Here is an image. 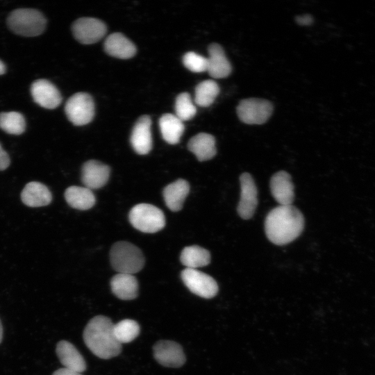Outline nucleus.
<instances>
[{"mask_svg": "<svg viewBox=\"0 0 375 375\" xmlns=\"http://www.w3.org/2000/svg\"><path fill=\"white\" fill-rule=\"evenodd\" d=\"M304 227V218L301 211L292 205L278 206L267 215L265 233L272 243L288 244L298 238Z\"/></svg>", "mask_w": 375, "mask_h": 375, "instance_id": "f257e3e1", "label": "nucleus"}, {"mask_svg": "<svg viewBox=\"0 0 375 375\" xmlns=\"http://www.w3.org/2000/svg\"><path fill=\"white\" fill-rule=\"evenodd\" d=\"M111 319L103 315L91 319L83 331V340L88 348L97 357L109 359L118 356L122 344L113 333Z\"/></svg>", "mask_w": 375, "mask_h": 375, "instance_id": "f03ea898", "label": "nucleus"}, {"mask_svg": "<svg viewBox=\"0 0 375 375\" xmlns=\"http://www.w3.org/2000/svg\"><path fill=\"white\" fill-rule=\"evenodd\" d=\"M112 268L119 273L133 274L144 267V258L135 245L125 241L115 243L110 252Z\"/></svg>", "mask_w": 375, "mask_h": 375, "instance_id": "7ed1b4c3", "label": "nucleus"}, {"mask_svg": "<svg viewBox=\"0 0 375 375\" xmlns=\"http://www.w3.org/2000/svg\"><path fill=\"white\" fill-rule=\"evenodd\" d=\"M7 24L15 34L25 37H35L44 31L46 19L38 10L19 8L10 13Z\"/></svg>", "mask_w": 375, "mask_h": 375, "instance_id": "20e7f679", "label": "nucleus"}, {"mask_svg": "<svg viewBox=\"0 0 375 375\" xmlns=\"http://www.w3.org/2000/svg\"><path fill=\"white\" fill-rule=\"evenodd\" d=\"M128 219L134 228L144 233L158 232L165 225V217L162 211L149 203H140L133 207Z\"/></svg>", "mask_w": 375, "mask_h": 375, "instance_id": "39448f33", "label": "nucleus"}, {"mask_svg": "<svg viewBox=\"0 0 375 375\" xmlns=\"http://www.w3.org/2000/svg\"><path fill=\"white\" fill-rule=\"evenodd\" d=\"M68 119L76 126L90 123L94 115L92 97L85 92H78L69 98L65 106Z\"/></svg>", "mask_w": 375, "mask_h": 375, "instance_id": "423d86ee", "label": "nucleus"}, {"mask_svg": "<svg viewBox=\"0 0 375 375\" xmlns=\"http://www.w3.org/2000/svg\"><path fill=\"white\" fill-rule=\"evenodd\" d=\"M272 103L265 99L249 98L242 100L237 107L239 119L247 124H262L272 113Z\"/></svg>", "mask_w": 375, "mask_h": 375, "instance_id": "0eeeda50", "label": "nucleus"}, {"mask_svg": "<svg viewBox=\"0 0 375 375\" xmlns=\"http://www.w3.org/2000/svg\"><path fill=\"white\" fill-rule=\"evenodd\" d=\"M181 276L185 286L193 294L202 298H212L218 292V285L215 279L197 269L185 268Z\"/></svg>", "mask_w": 375, "mask_h": 375, "instance_id": "6e6552de", "label": "nucleus"}, {"mask_svg": "<svg viewBox=\"0 0 375 375\" xmlns=\"http://www.w3.org/2000/svg\"><path fill=\"white\" fill-rule=\"evenodd\" d=\"M72 30L74 38L79 42L90 44L103 38L107 28L101 20L92 17H82L74 22Z\"/></svg>", "mask_w": 375, "mask_h": 375, "instance_id": "1a4fd4ad", "label": "nucleus"}, {"mask_svg": "<svg viewBox=\"0 0 375 375\" xmlns=\"http://www.w3.org/2000/svg\"><path fill=\"white\" fill-rule=\"evenodd\" d=\"M153 356L162 366L177 368L185 362V356L181 346L171 340H160L153 347Z\"/></svg>", "mask_w": 375, "mask_h": 375, "instance_id": "9d476101", "label": "nucleus"}, {"mask_svg": "<svg viewBox=\"0 0 375 375\" xmlns=\"http://www.w3.org/2000/svg\"><path fill=\"white\" fill-rule=\"evenodd\" d=\"M240 181L241 192L238 212L242 219H248L253 215L258 204L257 188L249 173L241 174Z\"/></svg>", "mask_w": 375, "mask_h": 375, "instance_id": "9b49d317", "label": "nucleus"}, {"mask_svg": "<svg viewBox=\"0 0 375 375\" xmlns=\"http://www.w3.org/2000/svg\"><path fill=\"white\" fill-rule=\"evenodd\" d=\"M31 93L35 103L47 109L57 108L62 101L57 88L46 79L35 81L31 86Z\"/></svg>", "mask_w": 375, "mask_h": 375, "instance_id": "f8f14e48", "label": "nucleus"}, {"mask_svg": "<svg viewBox=\"0 0 375 375\" xmlns=\"http://www.w3.org/2000/svg\"><path fill=\"white\" fill-rule=\"evenodd\" d=\"M151 119L148 115L141 116L135 122L130 142L134 151L140 155L147 154L152 148Z\"/></svg>", "mask_w": 375, "mask_h": 375, "instance_id": "ddd939ff", "label": "nucleus"}, {"mask_svg": "<svg viewBox=\"0 0 375 375\" xmlns=\"http://www.w3.org/2000/svg\"><path fill=\"white\" fill-rule=\"evenodd\" d=\"M110 167L95 160L84 163L82 167L81 181L85 187L92 190L104 186L110 176Z\"/></svg>", "mask_w": 375, "mask_h": 375, "instance_id": "4468645a", "label": "nucleus"}, {"mask_svg": "<svg viewBox=\"0 0 375 375\" xmlns=\"http://www.w3.org/2000/svg\"><path fill=\"white\" fill-rule=\"evenodd\" d=\"M270 190L280 206L292 205L294 199V185L288 173L280 171L274 174L270 180Z\"/></svg>", "mask_w": 375, "mask_h": 375, "instance_id": "2eb2a0df", "label": "nucleus"}, {"mask_svg": "<svg viewBox=\"0 0 375 375\" xmlns=\"http://www.w3.org/2000/svg\"><path fill=\"white\" fill-rule=\"evenodd\" d=\"M207 70L212 78H222L230 75L231 65L223 48L217 43L211 44L208 49Z\"/></svg>", "mask_w": 375, "mask_h": 375, "instance_id": "dca6fc26", "label": "nucleus"}, {"mask_svg": "<svg viewBox=\"0 0 375 375\" xmlns=\"http://www.w3.org/2000/svg\"><path fill=\"white\" fill-rule=\"evenodd\" d=\"M104 49L108 55L121 59L133 57L137 51L135 44L120 33H113L106 38Z\"/></svg>", "mask_w": 375, "mask_h": 375, "instance_id": "f3484780", "label": "nucleus"}, {"mask_svg": "<svg viewBox=\"0 0 375 375\" xmlns=\"http://www.w3.org/2000/svg\"><path fill=\"white\" fill-rule=\"evenodd\" d=\"M57 356L65 368L83 372L86 369L85 361L78 349L66 340L60 341L56 346Z\"/></svg>", "mask_w": 375, "mask_h": 375, "instance_id": "a211bd4d", "label": "nucleus"}, {"mask_svg": "<svg viewBox=\"0 0 375 375\" xmlns=\"http://www.w3.org/2000/svg\"><path fill=\"white\" fill-rule=\"evenodd\" d=\"M112 293L122 300H131L138 295V282L133 274L118 273L110 281Z\"/></svg>", "mask_w": 375, "mask_h": 375, "instance_id": "6ab92c4d", "label": "nucleus"}, {"mask_svg": "<svg viewBox=\"0 0 375 375\" xmlns=\"http://www.w3.org/2000/svg\"><path fill=\"white\" fill-rule=\"evenodd\" d=\"M190 192V185L184 179H178L167 185L162 192L166 206L172 211H179Z\"/></svg>", "mask_w": 375, "mask_h": 375, "instance_id": "aec40b11", "label": "nucleus"}, {"mask_svg": "<svg viewBox=\"0 0 375 375\" xmlns=\"http://www.w3.org/2000/svg\"><path fill=\"white\" fill-rule=\"evenodd\" d=\"M21 198L24 204L34 208L47 206L52 199L47 187L36 181L26 185L22 192Z\"/></svg>", "mask_w": 375, "mask_h": 375, "instance_id": "412c9836", "label": "nucleus"}, {"mask_svg": "<svg viewBox=\"0 0 375 375\" xmlns=\"http://www.w3.org/2000/svg\"><path fill=\"white\" fill-rule=\"evenodd\" d=\"M188 147L199 161L212 158L217 152L215 138L206 133H201L192 137Z\"/></svg>", "mask_w": 375, "mask_h": 375, "instance_id": "4be33fe9", "label": "nucleus"}, {"mask_svg": "<svg viewBox=\"0 0 375 375\" xmlns=\"http://www.w3.org/2000/svg\"><path fill=\"white\" fill-rule=\"evenodd\" d=\"M159 126L162 138L170 144H176L184 131L183 122L175 115L166 113L159 119Z\"/></svg>", "mask_w": 375, "mask_h": 375, "instance_id": "5701e85b", "label": "nucleus"}, {"mask_svg": "<svg viewBox=\"0 0 375 375\" xmlns=\"http://www.w3.org/2000/svg\"><path fill=\"white\" fill-rule=\"evenodd\" d=\"M65 197L71 207L81 210L91 208L96 201L92 190L85 186L69 187L65 192Z\"/></svg>", "mask_w": 375, "mask_h": 375, "instance_id": "b1692460", "label": "nucleus"}, {"mask_svg": "<svg viewBox=\"0 0 375 375\" xmlns=\"http://www.w3.org/2000/svg\"><path fill=\"white\" fill-rule=\"evenodd\" d=\"M180 260L186 268L197 269L208 265L210 262L209 251L199 246L185 247L181 251Z\"/></svg>", "mask_w": 375, "mask_h": 375, "instance_id": "393cba45", "label": "nucleus"}, {"mask_svg": "<svg viewBox=\"0 0 375 375\" xmlns=\"http://www.w3.org/2000/svg\"><path fill=\"white\" fill-rule=\"evenodd\" d=\"M219 92V87L212 80H206L195 88V103L201 107H208L215 101Z\"/></svg>", "mask_w": 375, "mask_h": 375, "instance_id": "a878e982", "label": "nucleus"}, {"mask_svg": "<svg viewBox=\"0 0 375 375\" xmlns=\"http://www.w3.org/2000/svg\"><path fill=\"white\" fill-rule=\"evenodd\" d=\"M0 128L8 134L20 135L26 128L25 119L18 112H1Z\"/></svg>", "mask_w": 375, "mask_h": 375, "instance_id": "bb28decb", "label": "nucleus"}, {"mask_svg": "<svg viewBox=\"0 0 375 375\" xmlns=\"http://www.w3.org/2000/svg\"><path fill=\"white\" fill-rule=\"evenodd\" d=\"M140 326L133 319H123L113 326V333L117 340L122 344L136 338L140 333Z\"/></svg>", "mask_w": 375, "mask_h": 375, "instance_id": "cd10ccee", "label": "nucleus"}, {"mask_svg": "<svg viewBox=\"0 0 375 375\" xmlns=\"http://www.w3.org/2000/svg\"><path fill=\"white\" fill-rule=\"evenodd\" d=\"M176 116L182 122L191 119L197 112V108L192 101L190 94H179L175 101Z\"/></svg>", "mask_w": 375, "mask_h": 375, "instance_id": "c85d7f7f", "label": "nucleus"}, {"mask_svg": "<svg viewBox=\"0 0 375 375\" xmlns=\"http://www.w3.org/2000/svg\"><path fill=\"white\" fill-rule=\"evenodd\" d=\"M183 62L186 68L193 72L199 73L207 70V58L193 51H189L183 56Z\"/></svg>", "mask_w": 375, "mask_h": 375, "instance_id": "c756f323", "label": "nucleus"}, {"mask_svg": "<svg viewBox=\"0 0 375 375\" xmlns=\"http://www.w3.org/2000/svg\"><path fill=\"white\" fill-rule=\"evenodd\" d=\"M10 165V158L8 154L4 151L0 144V171L8 168Z\"/></svg>", "mask_w": 375, "mask_h": 375, "instance_id": "7c9ffc66", "label": "nucleus"}, {"mask_svg": "<svg viewBox=\"0 0 375 375\" xmlns=\"http://www.w3.org/2000/svg\"><path fill=\"white\" fill-rule=\"evenodd\" d=\"M296 22L300 25H310L312 22V17L309 15L298 16L296 18Z\"/></svg>", "mask_w": 375, "mask_h": 375, "instance_id": "2f4dec72", "label": "nucleus"}, {"mask_svg": "<svg viewBox=\"0 0 375 375\" xmlns=\"http://www.w3.org/2000/svg\"><path fill=\"white\" fill-rule=\"evenodd\" d=\"M53 375H82L81 373L66 368H60L53 372Z\"/></svg>", "mask_w": 375, "mask_h": 375, "instance_id": "473e14b6", "label": "nucleus"}, {"mask_svg": "<svg viewBox=\"0 0 375 375\" xmlns=\"http://www.w3.org/2000/svg\"><path fill=\"white\" fill-rule=\"evenodd\" d=\"M6 72V66L3 62L0 60V75L3 74Z\"/></svg>", "mask_w": 375, "mask_h": 375, "instance_id": "72a5a7b5", "label": "nucleus"}, {"mask_svg": "<svg viewBox=\"0 0 375 375\" xmlns=\"http://www.w3.org/2000/svg\"><path fill=\"white\" fill-rule=\"evenodd\" d=\"M2 337H3V328H2V325L0 321V343L1 342Z\"/></svg>", "mask_w": 375, "mask_h": 375, "instance_id": "f704fd0d", "label": "nucleus"}]
</instances>
